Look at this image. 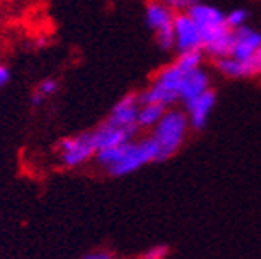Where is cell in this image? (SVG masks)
<instances>
[{
	"instance_id": "cell-17",
	"label": "cell",
	"mask_w": 261,
	"mask_h": 259,
	"mask_svg": "<svg viewBox=\"0 0 261 259\" xmlns=\"http://www.w3.org/2000/svg\"><path fill=\"white\" fill-rule=\"evenodd\" d=\"M169 252L171 248L167 244H156V246H150L146 248L143 254H141L139 259H167L169 257Z\"/></svg>"
},
{
	"instance_id": "cell-12",
	"label": "cell",
	"mask_w": 261,
	"mask_h": 259,
	"mask_svg": "<svg viewBox=\"0 0 261 259\" xmlns=\"http://www.w3.org/2000/svg\"><path fill=\"white\" fill-rule=\"evenodd\" d=\"M174 17H176V11H172L169 6H165L160 0H150L145 6V22L154 34H158L161 30H167V28H172Z\"/></svg>"
},
{
	"instance_id": "cell-14",
	"label": "cell",
	"mask_w": 261,
	"mask_h": 259,
	"mask_svg": "<svg viewBox=\"0 0 261 259\" xmlns=\"http://www.w3.org/2000/svg\"><path fill=\"white\" fill-rule=\"evenodd\" d=\"M169 110L160 104H141L139 115H137V126L139 130H152L163 117V113Z\"/></svg>"
},
{
	"instance_id": "cell-19",
	"label": "cell",
	"mask_w": 261,
	"mask_h": 259,
	"mask_svg": "<svg viewBox=\"0 0 261 259\" xmlns=\"http://www.w3.org/2000/svg\"><path fill=\"white\" fill-rule=\"evenodd\" d=\"M10 80H11V70L6 65L0 63V89L10 84Z\"/></svg>"
},
{
	"instance_id": "cell-6",
	"label": "cell",
	"mask_w": 261,
	"mask_h": 259,
	"mask_svg": "<svg viewBox=\"0 0 261 259\" xmlns=\"http://www.w3.org/2000/svg\"><path fill=\"white\" fill-rule=\"evenodd\" d=\"M174 50L178 54L181 52H193V50H202V35L195 20L189 17L187 11H180L174 17Z\"/></svg>"
},
{
	"instance_id": "cell-13",
	"label": "cell",
	"mask_w": 261,
	"mask_h": 259,
	"mask_svg": "<svg viewBox=\"0 0 261 259\" xmlns=\"http://www.w3.org/2000/svg\"><path fill=\"white\" fill-rule=\"evenodd\" d=\"M215 67L222 76H226L230 80H243V78L256 76L254 60L243 61V60H236V58H231V56H224V58L215 60Z\"/></svg>"
},
{
	"instance_id": "cell-3",
	"label": "cell",
	"mask_w": 261,
	"mask_h": 259,
	"mask_svg": "<svg viewBox=\"0 0 261 259\" xmlns=\"http://www.w3.org/2000/svg\"><path fill=\"white\" fill-rule=\"evenodd\" d=\"M187 72L189 70L184 69L176 60L161 67L152 84L139 93L141 104H160L165 108H174L180 102V85Z\"/></svg>"
},
{
	"instance_id": "cell-5",
	"label": "cell",
	"mask_w": 261,
	"mask_h": 259,
	"mask_svg": "<svg viewBox=\"0 0 261 259\" xmlns=\"http://www.w3.org/2000/svg\"><path fill=\"white\" fill-rule=\"evenodd\" d=\"M56 152H58L60 163L65 169H80L95 160L96 146L91 132H82V134L63 137L56 146Z\"/></svg>"
},
{
	"instance_id": "cell-2",
	"label": "cell",
	"mask_w": 261,
	"mask_h": 259,
	"mask_svg": "<svg viewBox=\"0 0 261 259\" xmlns=\"http://www.w3.org/2000/svg\"><path fill=\"white\" fill-rule=\"evenodd\" d=\"M189 119H187L186 110L178 108H169L163 113L161 120L152 128V139L158 145V154L161 161L171 160L172 156L184 146L187 135H189Z\"/></svg>"
},
{
	"instance_id": "cell-9",
	"label": "cell",
	"mask_w": 261,
	"mask_h": 259,
	"mask_svg": "<svg viewBox=\"0 0 261 259\" xmlns=\"http://www.w3.org/2000/svg\"><path fill=\"white\" fill-rule=\"evenodd\" d=\"M261 46V34L254 30L252 26L245 24L241 28L233 30V39H231V50L230 56L236 60L252 61L256 52Z\"/></svg>"
},
{
	"instance_id": "cell-21",
	"label": "cell",
	"mask_w": 261,
	"mask_h": 259,
	"mask_svg": "<svg viewBox=\"0 0 261 259\" xmlns=\"http://www.w3.org/2000/svg\"><path fill=\"white\" fill-rule=\"evenodd\" d=\"M254 65H256V76L261 78V46L256 52V56H254Z\"/></svg>"
},
{
	"instance_id": "cell-4",
	"label": "cell",
	"mask_w": 261,
	"mask_h": 259,
	"mask_svg": "<svg viewBox=\"0 0 261 259\" xmlns=\"http://www.w3.org/2000/svg\"><path fill=\"white\" fill-rule=\"evenodd\" d=\"M150 163H160V154H158V145L154 143L150 135L148 137H141V139H130L128 143L122 145L121 156L106 170L113 178H122V176H130L143 167Z\"/></svg>"
},
{
	"instance_id": "cell-20",
	"label": "cell",
	"mask_w": 261,
	"mask_h": 259,
	"mask_svg": "<svg viewBox=\"0 0 261 259\" xmlns=\"http://www.w3.org/2000/svg\"><path fill=\"white\" fill-rule=\"evenodd\" d=\"M82 259H115V257L110 252H91V254H87L86 257Z\"/></svg>"
},
{
	"instance_id": "cell-11",
	"label": "cell",
	"mask_w": 261,
	"mask_h": 259,
	"mask_svg": "<svg viewBox=\"0 0 261 259\" xmlns=\"http://www.w3.org/2000/svg\"><path fill=\"white\" fill-rule=\"evenodd\" d=\"M93 141H95V146H96V152L102 148H111V146H119L122 143H128L130 139L136 137L134 132L130 130H124V128H119V126L111 124L108 120H104L102 124L96 126L93 132Z\"/></svg>"
},
{
	"instance_id": "cell-10",
	"label": "cell",
	"mask_w": 261,
	"mask_h": 259,
	"mask_svg": "<svg viewBox=\"0 0 261 259\" xmlns=\"http://www.w3.org/2000/svg\"><path fill=\"white\" fill-rule=\"evenodd\" d=\"M207 89H211V76L206 69H193L189 70L180 85V104H189L200 95H204Z\"/></svg>"
},
{
	"instance_id": "cell-18",
	"label": "cell",
	"mask_w": 261,
	"mask_h": 259,
	"mask_svg": "<svg viewBox=\"0 0 261 259\" xmlns=\"http://www.w3.org/2000/svg\"><path fill=\"white\" fill-rule=\"evenodd\" d=\"M160 2L169 6V8H171L172 11H176V13H180V11H187L191 6H195L198 0H160Z\"/></svg>"
},
{
	"instance_id": "cell-1",
	"label": "cell",
	"mask_w": 261,
	"mask_h": 259,
	"mask_svg": "<svg viewBox=\"0 0 261 259\" xmlns=\"http://www.w3.org/2000/svg\"><path fill=\"white\" fill-rule=\"evenodd\" d=\"M202 35V50L213 60L230 56L233 30L226 22V13L215 6L196 2L187 10Z\"/></svg>"
},
{
	"instance_id": "cell-8",
	"label": "cell",
	"mask_w": 261,
	"mask_h": 259,
	"mask_svg": "<svg viewBox=\"0 0 261 259\" xmlns=\"http://www.w3.org/2000/svg\"><path fill=\"white\" fill-rule=\"evenodd\" d=\"M215 104H217V93L213 91V87H211L204 95H200L198 98H195L193 102L184 106L191 130L202 132V130L206 128L211 119V113L215 110Z\"/></svg>"
},
{
	"instance_id": "cell-16",
	"label": "cell",
	"mask_w": 261,
	"mask_h": 259,
	"mask_svg": "<svg viewBox=\"0 0 261 259\" xmlns=\"http://www.w3.org/2000/svg\"><path fill=\"white\" fill-rule=\"evenodd\" d=\"M248 19H250V13L246 10H243V8H236V10H231L226 13V22L231 30L245 26L248 22Z\"/></svg>"
},
{
	"instance_id": "cell-15",
	"label": "cell",
	"mask_w": 261,
	"mask_h": 259,
	"mask_svg": "<svg viewBox=\"0 0 261 259\" xmlns=\"http://www.w3.org/2000/svg\"><path fill=\"white\" fill-rule=\"evenodd\" d=\"M58 89H60V84H58L56 78H45L43 82L37 84V87H35L34 93H32V100H30L32 106L37 108V106L45 104L46 100L52 98V96L58 93Z\"/></svg>"
},
{
	"instance_id": "cell-7",
	"label": "cell",
	"mask_w": 261,
	"mask_h": 259,
	"mask_svg": "<svg viewBox=\"0 0 261 259\" xmlns=\"http://www.w3.org/2000/svg\"><path fill=\"white\" fill-rule=\"evenodd\" d=\"M141 108V98L139 93H128L121 100H117V104L111 108L110 115H108V122L119 126V128L130 130L134 134L139 132L137 126V115H139Z\"/></svg>"
}]
</instances>
